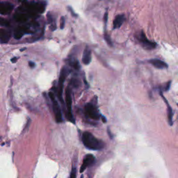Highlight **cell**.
I'll return each mask as SVG.
<instances>
[{"label": "cell", "mask_w": 178, "mask_h": 178, "mask_svg": "<svg viewBox=\"0 0 178 178\" xmlns=\"http://www.w3.org/2000/svg\"><path fill=\"white\" fill-rule=\"evenodd\" d=\"M46 4L45 2L34 1L31 2H25L19 7L18 10L27 14L29 17L32 18L38 14H42L45 10Z\"/></svg>", "instance_id": "obj_1"}, {"label": "cell", "mask_w": 178, "mask_h": 178, "mask_svg": "<svg viewBox=\"0 0 178 178\" xmlns=\"http://www.w3.org/2000/svg\"><path fill=\"white\" fill-rule=\"evenodd\" d=\"M82 142L85 147L91 150H100L105 147V143L97 139L92 133L84 132L82 134Z\"/></svg>", "instance_id": "obj_2"}, {"label": "cell", "mask_w": 178, "mask_h": 178, "mask_svg": "<svg viewBox=\"0 0 178 178\" xmlns=\"http://www.w3.org/2000/svg\"><path fill=\"white\" fill-rule=\"evenodd\" d=\"M85 113L88 118L94 121L99 120L100 118V114L98 109L93 102L86 104L85 106Z\"/></svg>", "instance_id": "obj_3"}, {"label": "cell", "mask_w": 178, "mask_h": 178, "mask_svg": "<svg viewBox=\"0 0 178 178\" xmlns=\"http://www.w3.org/2000/svg\"><path fill=\"white\" fill-rule=\"evenodd\" d=\"M70 73V70L67 67H63L62 70H61L59 80H58V97L59 99L60 102L63 105V99L62 97L63 94V84L65 80V78L67 77L68 75Z\"/></svg>", "instance_id": "obj_4"}, {"label": "cell", "mask_w": 178, "mask_h": 178, "mask_svg": "<svg viewBox=\"0 0 178 178\" xmlns=\"http://www.w3.org/2000/svg\"><path fill=\"white\" fill-rule=\"evenodd\" d=\"M65 105L67 107V118L68 121H70L71 123H75V121L74 118L73 112H72V95H71V90L69 87L66 89L65 91Z\"/></svg>", "instance_id": "obj_5"}, {"label": "cell", "mask_w": 178, "mask_h": 178, "mask_svg": "<svg viewBox=\"0 0 178 178\" xmlns=\"http://www.w3.org/2000/svg\"><path fill=\"white\" fill-rule=\"evenodd\" d=\"M49 97L50 98V100H52V105H53V110H54L56 121H57V123H61L63 121V117H62V113H61V109L59 107V105L57 102V100H56L55 95L54 93L52 92L49 93Z\"/></svg>", "instance_id": "obj_6"}, {"label": "cell", "mask_w": 178, "mask_h": 178, "mask_svg": "<svg viewBox=\"0 0 178 178\" xmlns=\"http://www.w3.org/2000/svg\"><path fill=\"white\" fill-rule=\"evenodd\" d=\"M137 39L139 40V41L140 42V43L141 44V45L143 46V48H145V49H154L156 47V43L155 42H152L148 40L145 35V34L143 33V31H141L140 33L139 36H137Z\"/></svg>", "instance_id": "obj_7"}, {"label": "cell", "mask_w": 178, "mask_h": 178, "mask_svg": "<svg viewBox=\"0 0 178 178\" xmlns=\"http://www.w3.org/2000/svg\"><path fill=\"white\" fill-rule=\"evenodd\" d=\"M95 156L91 155V154H89V155L85 156L83 160V163H82L80 168V172H83L87 168L92 166L95 163Z\"/></svg>", "instance_id": "obj_8"}, {"label": "cell", "mask_w": 178, "mask_h": 178, "mask_svg": "<svg viewBox=\"0 0 178 178\" xmlns=\"http://www.w3.org/2000/svg\"><path fill=\"white\" fill-rule=\"evenodd\" d=\"M31 33L30 28L28 26H20L15 29L14 31V38L17 40L20 39L26 34Z\"/></svg>", "instance_id": "obj_9"}, {"label": "cell", "mask_w": 178, "mask_h": 178, "mask_svg": "<svg viewBox=\"0 0 178 178\" xmlns=\"http://www.w3.org/2000/svg\"><path fill=\"white\" fill-rule=\"evenodd\" d=\"M14 6L9 2H0V14L8 15L12 12Z\"/></svg>", "instance_id": "obj_10"}, {"label": "cell", "mask_w": 178, "mask_h": 178, "mask_svg": "<svg viewBox=\"0 0 178 178\" xmlns=\"http://www.w3.org/2000/svg\"><path fill=\"white\" fill-rule=\"evenodd\" d=\"M148 63H150L151 65L155 66L156 68L158 69H164V68H168V64L166 63L163 61L158 58H153V59H150L148 61Z\"/></svg>", "instance_id": "obj_11"}, {"label": "cell", "mask_w": 178, "mask_h": 178, "mask_svg": "<svg viewBox=\"0 0 178 178\" xmlns=\"http://www.w3.org/2000/svg\"><path fill=\"white\" fill-rule=\"evenodd\" d=\"M91 50L89 47H86L83 53V57H82V62L85 65H89L91 61Z\"/></svg>", "instance_id": "obj_12"}, {"label": "cell", "mask_w": 178, "mask_h": 178, "mask_svg": "<svg viewBox=\"0 0 178 178\" xmlns=\"http://www.w3.org/2000/svg\"><path fill=\"white\" fill-rule=\"evenodd\" d=\"M160 95H161V97L163 98L164 101L165 102V103L166 104V105H167V110H168V112H167V113H168V123H169L170 125H172V116H173V112H172V108H171V106H170L169 103L168 102V101H167V100L166 99V97H164V95H163V93H162L161 91H160Z\"/></svg>", "instance_id": "obj_13"}, {"label": "cell", "mask_w": 178, "mask_h": 178, "mask_svg": "<svg viewBox=\"0 0 178 178\" xmlns=\"http://www.w3.org/2000/svg\"><path fill=\"white\" fill-rule=\"evenodd\" d=\"M125 20V15L121 14L116 15L115 19L113 20V29H116L120 28L121 26L123 25Z\"/></svg>", "instance_id": "obj_14"}, {"label": "cell", "mask_w": 178, "mask_h": 178, "mask_svg": "<svg viewBox=\"0 0 178 178\" xmlns=\"http://www.w3.org/2000/svg\"><path fill=\"white\" fill-rule=\"evenodd\" d=\"M10 38V32L6 29H0V42L2 43H6Z\"/></svg>", "instance_id": "obj_15"}, {"label": "cell", "mask_w": 178, "mask_h": 178, "mask_svg": "<svg viewBox=\"0 0 178 178\" xmlns=\"http://www.w3.org/2000/svg\"><path fill=\"white\" fill-rule=\"evenodd\" d=\"M47 20H48V22L50 24V29L52 31H54L57 29V25H56V22L52 15L49 13L47 14Z\"/></svg>", "instance_id": "obj_16"}, {"label": "cell", "mask_w": 178, "mask_h": 178, "mask_svg": "<svg viewBox=\"0 0 178 178\" xmlns=\"http://www.w3.org/2000/svg\"><path fill=\"white\" fill-rule=\"evenodd\" d=\"M69 65H70L71 67L75 68L77 70H79V69H80L79 62L78 61V60L75 59V58H71V59L69 61Z\"/></svg>", "instance_id": "obj_17"}, {"label": "cell", "mask_w": 178, "mask_h": 178, "mask_svg": "<svg viewBox=\"0 0 178 178\" xmlns=\"http://www.w3.org/2000/svg\"><path fill=\"white\" fill-rule=\"evenodd\" d=\"M104 38H105V40L106 41V42H107L108 45H109L110 47L113 46L112 41H111V40L110 38V36H109V34L106 32V31L105 32V34H104Z\"/></svg>", "instance_id": "obj_18"}, {"label": "cell", "mask_w": 178, "mask_h": 178, "mask_svg": "<svg viewBox=\"0 0 178 178\" xmlns=\"http://www.w3.org/2000/svg\"><path fill=\"white\" fill-rule=\"evenodd\" d=\"M70 84L75 88H77L80 85V81H79V79H75V78H73L71 79L70 81Z\"/></svg>", "instance_id": "obj_19"}, {"label": "cell", "mask_w": 178, "mask_h": 178, "mask_svg": "<svg viewBox=\"0 0 178 178\" xmlns=\"http://www.w3.org/2000/svg\"><path fill=\"white\" fill-rule=\"evenodd\" d=\"M0 26H9V21H7L6 20L0 17Z\"/></svg>", "instance_id": "obj_20"}, {"label": "cell", "mask_w": 178, "mask_h": 178, "mask_svg": "<svg viewBox=\"0 0 178 178\" xmlns=\"http://www.w3.org/2000/svg\"><path fill=\"white\" fill-rule=\"evenodd\" d=\"M65 17L62 16L61 18V23H60V27L61 29L65 27Z\"/></svg>", "instance_id": "obj_21"}, {"label": "cell", "mask_w": 178, "mask_h": 178, "mask_svg": "<svg viewBox=\"0 0 178 178\" xmlns=\"http://www.w3.org/2000/svg\"><path fill=\"white\" fill-rule=\"evenodd\" d=\"M76 172H77L76 168H75V167H73V169H72L71 174H70V177H71V178H75V177H76V176H77Z\"/></svg>", "instance_id": "obj_22"}, {"label": "cell", "mask_w": 178, "mask_h": 178, "mask_svg": "<svg viewBox=\"0 0 178 178\" xmlns=\"http://www.w3.org/2000/svg\"><path fill=\"white\" fill-rule=\"evenodd\" d=\"M68 10H69V11H70V12L71 13V14H72V15H73V17H75V18L77 17V15L76 13H75V12H74V10H73V9H72V7L68 6Z\"/></svg>", "instance_id": "obj_23"}, {"label": "cell", "mask_w": 178, "mask_h": 178, "mask_svg": "<svg viewBox=\"0 0 178 178\" xmlns=\"http://www.w3.org/2000/svg\"><path fill=\"white\" fill-rule=\"evenodd\" d=\"M107 20H108V12L107 11V12H106V13H105V15H104V22H105V26L107 25Z\"/></svg>", "instance_id": "obj_24"}, {"label": "cell", "mask_w": 178, "mask_h": 178, "mask_svg": "<svg viewBox=\"0 0 178 178\" xmlns=\"http://www.w3.org/2000/svg\"><path fill=\"white\" fill-rule=\"evenodd\" d=\"M170 87H171V81L168 82V84H167L166 86L164 88V91H168V90L170 89Z\"/></svg>", "instance_id": "obj_25"}, {"label": "cell", "mask_w": 178, "mask_h": 178, "mask_svg": "<svg viewBox=\"0 0 178 178\" xmlns=\"http://www.w3.org/2000/svg\"><path fill=\"white\" fill-rule=\"evenodd\" d=\"M29 67H31V68H34V66H35V63H34L33 61H29Z\"/></svg>", "instance_id": "obj_26"}, {"label": "cell", "mask_w": 178, "mask_h": 178, "mask_svg": "<svg viewBox=\"0 0 178 178\" xmlns=\"http://www.w3.org/2000/svg\"><path fill=\"white\" fill-rule=\"evenodd\" d=\"M18 58H17V57H14V58H11V61H12L13 63H15V62H16L17 61H18Z\"/></svg>", "instance_id": "obj_27"}, {"label": "cell", "mask_w": 178, "mask_h": 178, "mask_svg": "<svg viewBox=\"0 0 178 178\" xmlns=\"http://www.w3.org/2000/svg\"><path fill=\"white\" fill-rule=\"evenodd\" d=\"M101 117H102V120L103 121V123H107V119H106L105 117L104 116H102Z\"/></svg>", "instance_id": "obj_28"}, {"label": "cell", "mask_w": 178, "mask_h": 178, "mask_svg": "<svg viewBox=\"0 0 178 178\" xmlns=\"http://www.w3.org/2000/svg\"><path fill=\"white\" fill-rule=\"evenodd\" d=\"M20 2H21V3H25V2H26L27 0H18Z\"/></svg>", "instance_id": "obj_29"}]
</instances>
